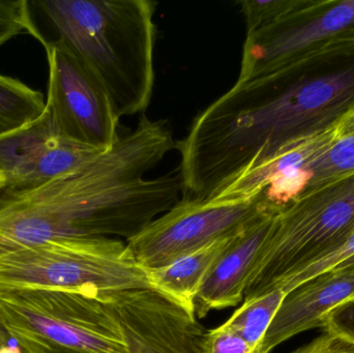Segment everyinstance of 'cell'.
<instances>
[{
	"label": "cell",
	"instance_id": "cell-1",
	"mask_svg": "<svg viewBox=\"0 0 354 353\" xmlns=\"http://www.w3.org/2000/svg\"><path fill=\"white\" fill-rule=\"evenodd\" d=\"M353 103L354 66L236 81L176 142L183 198L210 200L287 143L334 124Z\"/></svg>",
	"mask_w": 354,
	"mask_h": 353
},
{
	"label": "cell",
	"instance_id": "cell-2",
	"mask_svg": "<svg viewBox=\"0 0 354 353\" xmlns=\"http://www.w3.org/2000/svg\"><path fill=\"white\" fill-rule=\"evenodd\" d=\"M35 4L103 85L118 118L147 111L155 86L157 2L43 0Z\"/></svg>",
	"mask_w": 354,
	"mask_h": 353
},
{
	"label": "cell",
	"instance_id": "cell-3",
	"mask_svg": "<svg viewBox=\"0 0 354 353\" xmlns=\"http://www.w3.org/2000/svg\"><path fill=\"white\" fill-rule=\"evenodd\" d=\"M120 204L107 174L91 161L31 188L0 191V256L53 240L110 238Z\"/></svg>",
	"mask_w": 354,
	"mask_h": 353
},
{
	"label": "cell",
	"instance_id": "cell-4",
	"mask_svg": "<svg viewBox=\"0 0 354 353\" xmlns=\"http://www.w3.org/2000/svg\"><path fill=\"white\" fill-rule=\"evenodd\" d=\"M354 233V172L304 190L279 209L243 300L279 289Z\"/></svg>",
	"mask_w": 354,
	"mask_h": 353
},
{
	"label": "cell",
	"instance_id": "cell-5",
	"mask_svg": "<svg viewBox=\"0 0 354 353\" xmlns=\"http://www.w3.org/2000/svg\"><path fill=\"white\" fill-rule=\"evenodd\" d=\"M0 288L58 290L95 296L153 289L149 271L124 240L77 238L0 256Z\"/></svg>",
	"mask_w": 354,
	"mask_h": 353
},
{
	"label": "cell",
	"instance_id": "cell-6",
	"mask_svg": "<svg viewBox=\"0 0 354 353\" xmlns=\"http://www.w3.org/2000/svg\"><path fill=\"white\" fill-rule=\"evenodd\" d=\"M0 314L26 353H130L115 315L95 296L0 288Z\"/></svg>",
	"mask_w": 354,
	"mask_h": 353
},
{
	"label": "cell",
	"instance_id": "cell-7",
	"mask_svg": "<svg viewBox=\"0 0 354 353\" xmlns=\"http://www.w3.org/2000/svg\"><path fill=\"white\" fill-rule=\"evenodd\" d=\"M274 207L262 194L241 200L183 198L127 244L141 267L147 271L162 269L234 236Z\"/></svg>",
	"mask_w": 354,
	"mask_h": 353
},
{
	"label": "cell",
	"instance_id": "cell-8",
	"mask_svg": "<svg viewBox=\"0 0 354 353\" xmlns=\"http://www.w3.org/2000/svg\"><path fill=\"white\" fill-rule=\"evenodd\" d=\"M49 66L46 113L58 136L109 149L120 138L111 99L103 85L62 39L45 45Z\"/></svg>",
	"mask_w": 354,
	"mask_h": 353
},
{
	"label": "cell",
	"instance_id": "cell-9",
	"mask_svg": "<svg viewBox=\"0 0 354 353\" xmlns=\"http://www.w3.org/2000/svg\"><path fill=\"white\" fill-rule=\"evenodd\" d=\"M354 27V0L317 1L277 24L247 32L237 81L270 74Z\"/></svg>",
	"mask_w": 354,
	"mask_h": 353
},
{
	"label": "cell",
	"instance_id": "cell-10",
	"mask_svg": "<svg viewBox=\"0 0 354 353\" xmlns=\"http://www.w3.org/2000/svg\"><path fill=\"white\" fill-rule=\"evenodd\" d=\"M130 353H201L203 327L196 315L153 289L104 294Z\"/></svg>",
	"mask_w": 354,
	"mask_h": 353
},
{
	"label": "cell",
	"instance_id": "cell-11",
	"mask_svg": "<svg viewBox=\"0 0 354 353\" xmlns=\"http://www.w3.org/2000/svg\"><path fill=\"white\" fill-rule=\"evenodd\" d=\"M104 151L56 135L45 111L30 126L0 137V174L8 188H31L76 171Z\"/></svg>",
	"mask_w": 354,
	"mask_h": 353
},
{
	"label": "cell",
	"instance_id": "cell-12",
	"mask_svg": "<svg viewBox=\"0 0 354 353\" xmlns=\"http://www.w3.org/2000/svg\"><path fill=\"white\" fill-rule=\"evenodd\" d=\"M340 140L334 124L281 147L272 157L225 184L210 200H241L263 195L268 204L283 207L301 194L299 175L310 161Z\"/></svg>",
	"mask_w": 354,
	"mask_h": 353
},
{
	"label": "cell",
	"instance_id": "cell-13",
	"mask_svg": "<svg viewBox=\"0 0 354 353\" xmlns=\"http://www.w3.org/2000/svg\"><path fill=\"white\" fill-rule=\"evenodd\" d=\"M280 209H268L233 236L196 296L194 312L197 318L243 302L250 276Z\"/></svg>",
	"mask_w": 354,
	"mask_h": 353
},
{
	"label": "cell",
	"instance_id": "cell-14",
	"mask_svg": "<svg viewBox=\"0 0 354 353\" xmlns=\"http://www.w3.org/2000/svg\"><path fill=\"white\" fill-rule=\"evenodd\" d=\"M354 298V275L338 269L324 271L287 292L262 344V352L297 334L326 327V316L337 307Z\"/></svg>",
	"mask_w": 354,
	"mask_h": 353
},
{
	"label": "cell",
	"instance_id": "cell-15",
	"mask_svg": "<svg viewBox=\"0 0 354 353\" xmlns=\"http://www.w3.org/2000/svg\"><path fill=\"white\" fill-rule=\"evenodd\" d=\"M234 236L208 245L167 267L149 271L151 288L183 305L195 314L194 300L206 276Z\"/></svg>",
	"mask_w": 354,
	"mask_h": 353
},
{
	"label": "cell",
	"instance_id": "cell-16",
	"mask_svg": "<svg viewBox=\"0 0 354 353\" xmlns=\"http://www.w3.org/2000/svg\"><path fill=\"white\" fill-rule=\"evenodd\" d=\"M45 109L41 93L0 75V137L30 126L43 116Z\"/></svg>",
	"mask_w": 354,
	"mask_h": 353
},
{
	"label": "cell",
	"instance_id": "cell-17",
	"mask_svg": "<svg viewBox=\"0 0 354 353\" xmlns=\"http://www.w3.org/2000/svg\"><path fill=\"white\" fill-rule=\"evenodd\" d=\"M286 294L272 290L253 300H243L230 318L225 323L253 350L262 352V344L268 327Z\"/></svg>",
	"mask_w": 354,
	"mask_h": 353
},
{
	"label": "cell",
	"instance_id": "cell-18",
	"mask_svg": "<svg viewBox=\"0 0 354 353\" xmlns=\"http://www.w3.org/2000/svg\"><path fill=\"white\" fill-rule=\"evenodd\" d=\"M354 172V135L340 139L324 155L310 161L301 170V192L306 189L342 178Z\"/></svg>",
	"mask_w": 354,
	"mask_h": 353
},
{
	"label": "cell",
	"instance_id": "cell-19",
	"mask_svg": "<svg viewBox=\"0 0 354 353\" xmlns=\"http://www.w3.org/2000/svg\"><path fill=\"white\" fill-rule=\"evenodd\" d=\"M317 1L313 0H241L239 2L245 17L247 32L277 24L291 15L301 12Z\"/></svg>",
	"mask_w": 354,
	"mask_h": 353
},
{
	"label": "cell",
	"instance_id": "cell-20",
	"mask_svg": "<svg viewBox=\"0 0 354 353\" xmlns=\"http://www.w3.org/2000/svg\"><path fill=\"white\" fill-rule=\"evenodd\" d=\"M27 33L41 41L45 47L46 41L32 21L26 0L0 1V47L17 35Z\"/></svg>",
	"mask_w": 354,
	"mask_h": 353
},
{
	"label": "cell",
	"instance_id": "cell-21",
	"mask_svg": "<svg viewBox=\"0 0 354 353\" xmlns=\"http://www.w3.org/2000/svg\"><path fill=\"white\" fill-rule=\"evenodd\" d=\"M201 353H261L253 350L234 331L223 323L205 332L200 344Z\"/></svg>",
	"mask_w": 354,
	"mask_h": 353
},
{
	"label": "cell",
	"instance_id": "cell-22",
	"mask_svg": "<svg viewBox=\"0 0 354 353\" xmlns=\"http://www.w3.org/2000/svg\"><path fill=\"white\" fill-rule=\"evenodd\" d=\"M324 334L291 353H354V341L324 330Z\"/></svg>",
	"mask_w": 354,
	"mask_h": 353
},
{
	"label": "cell",
	"instance_id": "cell-23",
	"mask_svg": "<svg viewBox=\"0 0 354 353\" xmlns=\"http://www.w3.org/2000/svg\"><path fill=\"white\" fill-rule=\"evenodd\" d=\"M324 330L354 341V298L335 308L326 316Z\"/></svg>",
	"mask_w": 354,
	"mask_h": 353
},
{
	"label": "cell",
	"instance_id": "cell-24",
	"mask_svg": "<svg viewBox=\"0 0 354 353\" xmlns=\"http://www.w3.org/2000/svg\"><path fill=\"white\" fill-rule=\"evenodd\" d=\"M0 353H26L0 314Z\"/></svg>",
	"mask_w": 354,
	"mask_h": 353
},
{
	"label": "cell",
	"instance_id": "cell-25",
	"mask_svg": "<svg viewBox=\"0 0 354 353\" xmlns=\"http://www.w3.org/2000/svg\"><path fill=\"white\" fill-rule=\"evenodd\" d=\"M339 138L354 135V103L334 122Z\"/></svg>",
	"mask_w": 354,
	"mask_h": 353
},
{
	"label": "cell",
	"instance_id": "cell-26",
	"mask_svg": "<svg viewBox=\"0 0 354 353\" xmlns=\"http://www.w3.org/2000/svg\"><path fill=\"white\" fill-rule=\"evenodd\" d=\"M334 269H341V271H346V273L353 274L354 275V255L345 259L342 263H339Z\"/></svg>",
	"mask_w": 354,
	"mask_h": 353
},
{
	"label": "cell",
	"instance_id": "cell-27",
	"mask_svg": "<svg viewBox=\"0 0 354 353\" xmlns=\"http://www.w3.org/2000/svg\"><path fill=\"white\" fill-rule=\"evenodd\" d=\"M6 188V180H4L3 175L0 174V191L3 190Z\"/></svg>",
	"mask_w": 354,
	"mask_h": 353
}]
</instances>
